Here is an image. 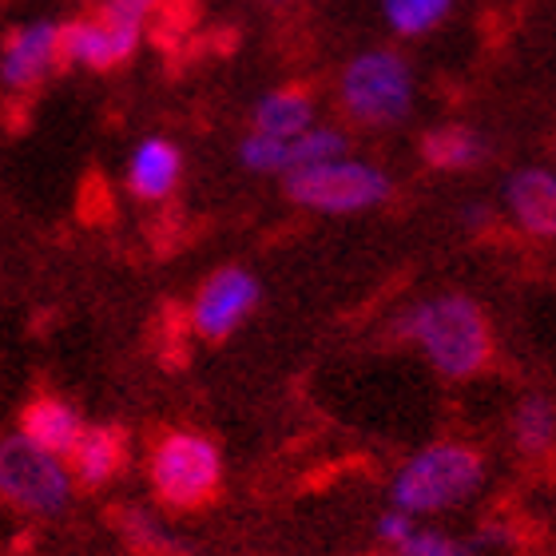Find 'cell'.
<instances>
[{
	"label": "cell",
	"instance_id": "cell-16",
	"mask_svg": "<svg viewBox=\"0 0 556 556\" xmlns=\"http://www.w3.org/2000/svg\"><path fill=\"white\" fill-rule=\"evenodd\" d=\"M421 155H426L429 167L457 172V167H469V163L481 160V155H485V143L469 128H433L421 139Z\"/></svg>",
	"mask_w": 556,
	"mask_h": 556
},
{
	"label": "cell",
	"instance_id": "cell-22",
	"mask_svg": "<svg viewBox=\"0 0 556 556\" xmlns=\"http://www.w3.org/2000/svg\"><path fill=\"white\" fill-rule=\"evenodd\" d=\"M378 529H382V536L386 541H402V536L409 533V529H414V525H409V513L406 509H397V513H386L382 521H378Z\"/></svg>",
	"mask_w": 556,
	"mask_h": 556
},
{
	"label": "cell",
	"instance_id": "cell-13",
	"mask_svg": "<svg viewBox=\"0 0 556 556\" xmlns=\"http://www.w3.org/2000/svg\"><path fill=\"white\" fill-rule=\"evenodd\" d=\"M21 433L33 438L36 445L68 457L76 438L84 433V421L68 402H60V397H36V402H28V409L21 417Z\"/></svg>",
	"mask_w": 556,
	"mask_h": 556
},
{
	"label": "cell",
	"instance_id": "cell-23",
	"mask_svg": "<svg viewBox=\"0 0 556 556\" xmlns=\"http://www.w3.org/2000/svg\"><path fill=\"white\" fill-rule=\"evenodd\" d=\"M108 4H116V9H128V12H136V16H143V21H148V16L160 9L163 0H108Z\"/></svg>",
	"mask_w": 556,
	"mask_h": 556
},
{
	"label": "cell",
	"instance_id": "cell-10",
	"mask_svg": "<svg viewBox=\"0 0 556 556\" xmlns=\"http://www.w3.org/2000/svg\"><path fill=\"white\" fill-rule=\"evenodd\" d=\"M184 179V151L167 136H143L128 151V167H124V187L139 203H167L175 187Z\"/></svg>",
	"mask_w": 556,
	"mask_h": 556
},
{
	"label": "cell",
	"instance_id": "cell-3",
	"mask_svg": "<svg viewBox=\"0 0 556 556\" xmlns=\"http://www.w3.org/2000/svg\"><path fill=\"white\" fill-rule=\"evenodd\" d=\"M151 489L155 497L167 501L172 509H199L219 493L223 481V457L219 445L203 433H167L151 450Z\"/></svg>",
	"mask_w": 556,
	"mask_h": 556
},
{
	"label": "cell",
	"instance_id": "cell-11",
	"mask_svg": "<svg viewBox=\"0 0 556 556\" xmlns=\"http://www.w3.org/2000/svg\"><path fill=\"white\" fill-rule=\"evenodd\" d=\"M64 462L72 469V481H80L88 489H104L124 469V438H119V429L84 426V433L76 438Z\"/></svg>",
	"mask_w": 556,
	"mask_h": 556
},
{
	"label": "cell",
	"instance_id": "cell-17",
	"mask_svg": "<svg viewBox=\"0 0 556 556\" xmlns=\"http://www.w3.org/2000/svg\"><path fill=\"white\" fill-rule=\"evenodd\" d=\"M239 160H243L247 172L258 175H287L290 172V139L263 136V131H251V136L239 143Z\"/></svg>",
	"mask_w": 556,
	"mask_h": 556
},
{
	"label": "cell",
	"instance_id": "cell-5",
	"mask_svg": "<svg viewBox=\"0 0 556 556\" xmlns=\"http://www.w3.org/2000/svg\"><path fill=\"white\" fill-rule=\"evenodd\" d=\"M481 485V462L465 445H433L417 453L394 481V505L406 513H438Z\"/></svg>",
	"mask_w": 556,
	"mask_h": 556
},
{
	"label": "cell",
	"instance_id": "cell-19",
	"mask_svg": "<svg viewBox=\"0 0 556 556\" xmlns=\"http://www.w3.org/2000/svg\"><path fill=\"white\" fill-rule=\"evenodd\" d=\"M453 0H386V16L402 36H417L450 12Z\"/></svg>",
	"mask_w": 556,
	"mask_h": 556
},
{
	"label": "cell",
	"instance_id": "cell-12",
	"mask_svg": "<svg viewBox=\"0 0 556 556\" xmlns=\"http://www.w3.org/2000/svg\"><path fill=\"white\" fill-rule=\"evenodd\" d=\"M509 207L525 231L556 235V175L529 167L509 179Z\"/></svg>",
	"mask_w": 556,
	"mask_h": 556
},
{
	"label": "cell",
	"instance_id": "cell-18",
	"mask_svg": "<svg viewBox=\"0 0 556 556\" xmlns=\"http://www.w3.org/2000/svg\"><path fill=\"white\" fill-rule=\"evenodd\" d=\"M334 155H346V139H342V131L311 124L306 131L290 136V172H294V167H302V163L334 160Z\"/></svg>",
	"mask_w": 556,
	"mask_h": 556
},
{
	"label": "cell",
	"instance_id": "cell-15",
	"mask_svg": "<svg viewBox=\"0 0 556 556\" xmlns=\"http://www.w3.org/2000/svg\"><path fill=\"white\" fill-rule=\"evenodd\" d=\"M119 533L136 556H187V545L179 536L160 525L148 509H124L119 513Z\"/></svg>",
	"mask_w": 556,
	"mask_h": 556
},
{
	"label": "cell",
	"instance_id": "cell-24",
	"mask_svg": "<svg viewBox=\"0 0 556 556\" xmlns=\"http://www.w3.org/2000/svg\"><path fill=\"white\" fill-rule=\"evenodd\" d=\"M270 4H287V0H270Z\"/></svg>",
	"mask_w": 556,
	"mask_h": 556
},
{
	"label": "cell",
	"instance_id": "cell-7",
	"mask_svg": "<svg viewBox=\"0 0 556 556\" xmlns=\"http://www.w3.org/2000/svg\"><path fill=\"white\" fill-rule=\"evenodd\" d=\"M143 28H148L143 16L104 0L88 16L60 24V56H64V64L84 72H116L139 52Z\"/></svg>",
	"mask_w": 556,
	"mask_h": 556
},
{
	"label": "cell",
	"instance_id": "cell-9",
	"mask_svg": "<svg viewBox=\"0 0 556 556\" xmlns=\"http://www.w3.org/2000/svg\"><path fill=\"white\" fill-rule=\"evenodd\" d=\"M64 64L56 21H24L0 45V84L9 92H36Z\"/></svg>",
	"mask_w": 556,
	"mask_h": 556
},
{
	"label": "cell",
	"instance_id": "cell-2",
	"mask_svg": "<svg viewBox=\"0 0 556 556\" xmlns=\"http://www.w3.org/2000/svg\"><path fill=\"white\" fill-rule=\"evenodd\" d=\"M0 497L33 517H56L72 501V469L24 433L0 438Z\"/></svg>",
	"mask_w": 556,
	"mask_h": 556
},
{
	"label": "cell",
	"instance_id": "cell-6",
	"mask_svg": "<svg viewBox=\"0 0 556 556\" xmlns=\"http://www.w3.org/2000/svg\"><path fill=\"white\" fill-rule=\"evenodd\" d=\"M409 100H414V76L397 52H362L342 72V108L366 128L406 119Z\"/></svg>",
	"mask_w": 556,
	"mask_h": 556
},
{
	"label": "cell",
	"instance_id": "cell-20",
	"mask_svg": "<svg viewBox=\"0 0 556 556\" xmlns=\"http://www.w3.org/2000/svg\"><path fill=\"white\" fill-rule=\"evenodd\" d=\"M556 433V417L553 406L541 402V397H529L521 409H517V438H521L525 450H545Z\"/></svg>",
	"mask_w": 556,
	"mask_h": 556
},
{
	"label": "cell",
	"instance_id": "cell-8",
	"mask_svg": "<svg viewBox=\"0 0 556 556\" xmlns=\"http://www.w3.org/2000/svg\"><path fill=\"white\" fill-rule=\"evenodd\" d=\"M258 278L243 267H223L199 287L195 302H191V326L199 338H231L239 326L251 318V311L258 306Z\"/></svg>",
	"mask_w": 556,
	"mask_h": 556
},
{
	"label": "cell",
	"instance_id": "cell-4",
	"mask_svg": "<svg viewBox=\"0 0 556 556\" xmlns=\"http://www.w3.org/2000/svg\"><path fill=\"white\" fill-rule=\"evenodd\" d=\"M287 195L299 207L350 215V211H366L374 203H382L390 195V179L370 163L334 155V160L302 163V167L287 172Z\"/></svg>",
	"mask_w": 556,
	"mask_h": 556
},
{
	"label": "cell",
	"instance_id": "cell-21",
	"mask_svg": "<svg viewBox=\"0 0 556 556\" xmlns=\"http://www.w3.org/2000/svg\"><path fill=\"white\" fill-rule=\"evenodd\" d=\"M397 545H402V556H465V548L457 541H450V536L417 533V529H409Z\"/></svg>",
	"mask_w": 556,
	"mask_h": 556
},
{
	"label": "cell",
	"instance_id": "cell-1",
	"mask_svg": "<svg viewBox=\"0 0 556 556\" xmlns=\"http://www.w3.org/2000/svg\"><path fill=\"white\" fill-rule=\"evenodd\" d=\"M409 338L426 346L429 362L450 378H469L489 358V326L469 299H438L426 302L402 323Z\"/></svg>",
	"mask_w": 556,
	"mask_h": 556
},
{
	"label": "cell",
	"instance_id": "cell-14",
	"mask_svg": "<svg viewBox=\"0 0 556 556\" xmlns=\"http://www.w3.org/2000/svg\"><path fill=\"white\" fill-rule=\"evenodd\" d=\"M314 124V100L302 88H275L255 104V131L290 139Z\"/></svg>",
	"mask_w": 556,
	"mask_h": 556
}]
</instances>
